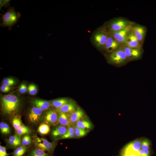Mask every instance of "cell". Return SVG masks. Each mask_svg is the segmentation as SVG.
<instances>
[{"label": "cell", "instance_id": "cell-1", "mask_svg": "<svg viewBox=\"0 0 156 156\" xmlns=\"http://www.w3.org/2000/svg\"><path fill=\"white\" fill-rule=\"evenodd\" d=\"M2 109L5 114L10 115L18 110L20 105V100L16 96L8 94L1 97V99Z\"/></svg>", "mask_w": 156, "mask_h": 156}, {"label": "cell", "instance_id": "cell-2", "mask_svg": "<svg viewBox=\"0 0 156 156\" xmlns=\"http://www.w3.org/2000/svg\"><path fill=\"white\" fill-rule=\"evenodd\" d=\"M1 22L0 26L3 27H7L9 30L18 22L21 16V14L18 12L15 11L14 8L10 6L7 11L4 14H0Z\"/></svg>", "mask_w": 156, "mask_h": 156}, {"label": "cell", "instance_id": "cell-3", "mask_svg": "<svg viewBox=\"0 0 156 156\" xmlns=\"http://www.w3.org/2000/svg\"><path fill=\"white\" fill-rule=\"evenodd\" d=\"M107 57L108 61L110 63L117 67H120L125 66L129 62L121 47L109 54Z\"/></svg>", "mask_w": 156, "mask_h": 156}, {"label": "cell", "instance_id": "cell-4", "mask_svg": "<svg viewBox=\"0 0 156 156\" xmlns=\"http://www.w3.org/2000/svg\"><path fill=\"white\" fill-rule=\"evenodd\" d=\"M133 24L132 22L122 18H117L110 21L108 24V31H116L129 27Z\"/></svg>", "mask_w": 156, "mask_h": 156}, {"label": "cell", "instance_id": "cell-5", "mask_svg": "<svg viewBox=\"0 0 156 156\" xmlns=\"http://www.w3.org/2000/svg\"><path fill=\"white\" fill-rule=\"evenodd\" d=\"M33 142L36 148L50 153L53 152L55 147L54 143L49 142L43 138L35 137L33 138Z\"/></svg>", "mask_w": 156, "mask_h": 156}, {"label": "cell", "instance_id": "cell-6", "mask_svg": "<svg viewBox=\"0 0 156 156\" xmlns=\"http://www.w3.org/2000/svg\"><path fill=\"white\" fill-rule=\"evenodd\" d=\"M121 47L129 62L139 60L142 57L143 51L142 49L131 48L125 44L122 45Z\"/></svg>", "mask_w": 156, "mask_h": 156}, {"label": "cell", "instance_id": "cell-7", "mask_svg": "<svg viewBox=\"0 0 156 156\" xmlns=\"http://www.w3.org/2000/svg\"><path fill=\"white\" fill-rule=\"evenodd\" d=\"M109 35L108 31L104 30L97 31L94 34L93 39L96 47L99 49H103Z\"/></svg>", "mask_w": 156, "mask_h": 156}, {"label": "cell", "instance_id": "cell-8", "mask_svg": "<svg viewBox=\"0 0 156 156\" xmlns=\"http://www.w3.org/2000/svg\"><path fill=\"white\" fill-rule=\"evenodd\" d=\"M109 36L103 49L109 54L120 48L122 45L116 40L109 33Z\"/></svg>", "mask_w": 156, "mask_h": 156}, {"label": "cell", "instance_id": "cell-9", "mask_svg": "<svg viewBox=\"0 0 156 156\" xmlns=\"http://www.w3.org/2000/svg\"><path fill=\"white\" fill-rule=\"evenodd\" d=\"M43 113V110L41 109L33 107L30 109L28 113V120L31 123H38L41 120Z\"/></svg>", "mask_w": 156, "mask_h": 156}, {"label": "cell", "instance_id": "cell-10", "mask_svg": "<svg viewBox=\"0 0 156 156\" xmlns=\"http://www.w3.org/2000/svg\"><path fill=\"white\" fill-rule=\"evenodd\" d=\"M132 25L120 31H108L109 34L116 40L123 45L125 44V43L127 34Z\"/></svg>", "mask_w": 156, "mask_h": 156}, {"label": "cell", "instance_id": "cell-11", "mask_svg": "<svg viewBox=\"0 0 156 156\" xmlns=\"http://www.w3.org/2000/svg\"><path fill=\"white\" fill-rule=\"evenodd\" d=\"M132 48L142 49V44L137 38L131 29V27L127 34L125 44Z\"/></svg>", "mask_w": 156, "mask_h": 156}, {"label": "cell", "instance_id": "cell-12", "mask_svg": "<svg viewBox=\"0 0 156 156\" xmlns=\"http://www.w3.org/2000/svg\"><path fill=\"white\" fill-rule=\"evenodd\" d=\"M131 29L138 41L142 44L146 35V29L144 26L133 24Z\"/></svg>", "mask_w": 156, "mask_h": 156}, {"label": "cell", "instance_id": "cell-13", "mask_svg": "<svg viewBox=\"0 0 156 156\" xmlns=\"http://www.w3.org/2000/svg\"><path fill=\"white\" fill-rule=\"evenodd\" d=\"M58 115L56 111L51 110L47 112L44 117V120L47 124L55 125L58 122Z\"/></svg>", "mask_w": 156, "mask_h": 156}, {"label": "cell", "instance_id": "cell-14", "mask_svg": "<svg viewBox=\"0 0 156 156\" xmlns=\"http://www.w3.org/2000/svg\"><path fill=\"white\" fill-rule=\"evenodd\" d=\"M84 115L83 111L80 108H78L70 114L69 116L71 124L72 126L76 124V123L82 119Z\"/></svg>", "mask_w": 156, "mask_h": 156}, {"label": "cell", "instance_id": "cell-15", "mask_svg": "<svg viewBox=\"0 0 156 156\" xmlns=\"http://www.w3.org/2000/svg\"><path fill=\"white\" fill-rule=\"evenodd\" d=\"M75 109V104L73 102H69L59 108L57 109V111L59 113H70V114Z\"/></svg>", "mask_w": 156, "mask_h": 156}, {"label": "cell", "instance_id": "cell-16", "mask_svg": "<svg viewBox=\"0 0 156 156\" xmlns=\"http://www.w3.org/2000/svg\"><path fill=\"white\" fill-rule=\"evenodd\" d=\"M32 102L35 107L41 109L43 111L48 109L51 105L49 101L40 99H34Z\"/></svg>", "mask_w": 156, "mask_h": 156}, {"label": "cell", "instance_id": "cell-17", "mask_svg": "<svg viewBox=\"0 0 156 156\" xmlns=\"http://www.w3.org/2000/svg\"><path fill=\"white\" fill-rule=\"evenodd\" d=\"M8 142L9 146L12 148H17L21 144V138L18 135H15L10 136Z\"/></svg>", "mask_w": 156, "mask_h": 156}, {"label": "cell", "instance_id": "cell-18", "mask_svg": "<svg viewBox=\"0 0 156 156\" xmlns=\"http://www.w3.org/2000/svg\"><path fill=\"white\" fill-rule=\"evenodd\" d=\"M58 122L61 125L68 127L72 126L70 121L69 116L66 113H59Z\"/></svg>", "mask_w": 156, "mask_h": 156}, {"label": "cell", "instance_id": "cell-19", "mask_svg": "<svg viewBox=\"0 0 156 156\" xmlns=\"http://www.w3.org/2000/svg\"><path fill=\"white\" fill-rule=\"evenodd\" d=\"M68 128L61 125H59L52 131L51 135L54 138L60 137L66 133Z\"/></svg>", "mask_w": 156, "mask_h": 156}, {"label": "cell", "instance_id": "cell-20", "mask_svg": "<svg viewBox=\"0 0 156 156\" xmlns=\"http://www.w3.org/2000/svg\"><path fill=\"white\" fill-rule=\"evenodd\" d=\"M77 127L88 130L92 127V123L88 120L81 119L78 121L75 125Z\"/></svg>", "mask_w": 156, "mask_h": 156}, {"label": "cell", "instance_id": "cell-21", "mask_svg": "<svg viewBox=\"0 0 156 156\" xmlns=\"http://www.w3.org/2000/svg\"><path fill=\"white\" fill-rule=\"evenodd\" d=\"M75 138L74 134V126H71L68 128L66 133L57 139L58 140L72 138Z\"/></svg>", "mask_w": 156, "mask_h": 156}, {"label": "cell", "instance_id": "cell-22", "mask_svg": "<svg viewBox=\"0 0 156 156\" xmlns=\"http://www.w3.org/2000/svg\"><path fill=\"white\" fill-rule=\"evenodd\" d=\"M68 102V100L66 98H60L53 100L51 104L53 106L57 109Z\"/></svg>", "mask_w": 156, "mask_h": 156}, {"label": "cell", "instance_id": "cell-23", "mask_svg": "<svg viewBox=\"0 0 156 156\" xmlns=\"http://www.w3.org/2000/svg\"><path fill=\"white\" fill-rule=\"evenodd\" d=\"M29 156H50L45 151L37 148L31 150L30 152Z\"/></svg>", "mask_w": 156, "mask_h": 156}, {"label": "cell", "instance_id": "cell-24", "mask_svg": "<svg viewBox=\"0 0 156 156\" xmlns=\"http://www.w3.org/2000/svg\"><path fill=\"white\" fill-rule=\"evenodd\" d=\"M141 142L140 140H135L126 146L132 150L136 152H139L140 150Z\"/></svg>", "mask_w": 156, "mask_h": 156}, {"label": "cell", "instance_id": "cell-25", "mask_svg": "<svg viewBox=\"0 0 156 156\" xmlns=\"http://www.w3.org/2000/svg\"><path fill=\"white\" fill-rule=\"evenodd\" d=\"M50 130V126L48 125L42 123L39 126L38 131L41 134L45 135L48 134Z\"/></svg>", "mask_w": 156, "mask_h": 156}, {"label": "cell", "instance_id": "cell-26", "mask_svg": "<svg viewBox=\"0 0 156 156\" xmlns=\"http://www.w3.org/2000/svg\"><path fill=\"white\" fill-rule=\"evenodd\" d=\"M122 155V156H140L139 152L134 151L126 146L123 150Z\"/></svg>", "mask_w": 156, "mask_h": 156}, {"label": "cell", "instance_id": "cell-27", "mask_svg": "<svg viewBox=\"0 0 156 156\" xmlns=\"http://www.w3.org/2000/svg\"><path fill=\"white\" fill-rule=\"evenodd\" d=\"M27 148L23 146L17 147L13 152V156H23L26 152Z\"/></svg>", "mask_w": 156, "mask_h": 156}, {"label": "cell", "instance_id": "cell-28", "mask_svg": "<svg viewBox=\"0 0 156 156\" xmlns=\"http://www.w3.org/2000/svg\"><path fill=\"white\" fill-rule=\"evenodd\" d=\"M74 134L75 138H79L85 136L88 132V130L79 128L74 126Z\"/></svg>", "mask_w": 156, "mask_h": 156}, {"label": "cell", "instance_id": "cell-29", "mask_svg": "<svg viewBox=\"0 0 156 156\" xmlns=\"http://www.w3.org/2000/svg\"><path fill=\"white\" fill-rule=\"evenodd\" d=\"M0 129L1 133L5 135L9 134L11 131L8 125L3 122H1L0 123Z\"/></svg>", "mask_w": 156, "mask_h": 156}, {"label": "cell", "instance_id": "cell-30", "mask_svg": "<svg viewBox=\"0 0 156 156\" xmlns=\"http://www.w3.org/2000/svg\"><path fill=\"white\" fill-rule=\"evenodd\" d=\"M16 131L17 133L19 135L29 133L30 131L27 127L22 125Z\"/></svg>", "mask_w": 156, "mask_h": 156}, {"label": "cell", "instance_id": "cell-31", "mask_svg": "<svg viewBox=\"0 0 156 156\" xmlns=\"http://www.w3.org/2000/svg\"><path fill=\"white\" fill-rule=\"evenodd\" d=\"M31 137L28 135H26L23 136L21 140L22 146H26L29 145L31 142Z\"/></svg>", "mask_w": 156, "mask_h": 156}, {"label": "cell", "instance_id": "cell-32", "mask_svg": "<svg viewBox=\"0 0 156 156\" xmlns=\"http://www.w3.org/2000/svg\"><path fill=\"white\" fill-rule=\"evenodd\" d=\"M12 125L15 129L17 130L22 125L21 122L18 117H15L13 118L12 121Z\"/></svg>", "mask_w": 156, "mask_h": 156}, {"label": "cell", "instance_id": "cell-33", "mask_svg": "<svg viewBox=\"0 0 156 156\" xmlns=\"http://www.w3.org/2000/svg\"><path fill=\"white\" fill-rule=\"evenodd\" d=\"M28 90L29 93L31 95H35L37 92V88L35 85L31 84L28 86Z\"/></svg>", "mask_w": 156, "mask_h": 156}, {"label": "cell", "instance_id": "cell-34", "mask_svg": "<svg viewBox=\"0 0 156 156\" xmlns=\"http://www.w3.org/2000/svg\"><path fill=\"white\" fill-rule=\"evenodd\" d=\"M3 84L6 85L8 86H12L14 85L16 83L15 81L13 78H7L4 79L3 81Z\"/></svg>", "mask_w": 156, "mask_h": 156}, {"label": "cell", "instance_id": "cell-35", "mask_svg": "<svg viewBox=\"0 0 156 156\" xmlns=\"http://www.w3.org/2000/svg\"><path fill=\"white\" fill-rule=\"evenodd\" d=\"M11 0H0V9L2 11L1 9L3 7H4L7 8L10 6V3Z\"/></svg>", "mask_w": 156, "mask_h": 156}, {"label": "cell", "instance_id": "cell-36", "mask_svg": "<svg viewBox=\"0 0 156 156\" xmlns=\"http://www.w3.org/2000/svg\"><path fill=\"white\" fill-rule=\"evenodd\" d=\"M150 144L149 141L148 140H145L142 142V148L144 150H148L149 148Z\"/></svg>", "mask_w": 156, "mask_h": 156}, {"label": "cell", "instance_id": "cell-37", "mask_svg": "<svg viewBox=\"0 0 156 156\" xmlns=\"http://www.w3.org/2000/svg\"><path fill=\"white\" fill-rule=\"evenodd\" d=\"M27 89L26 84L25 83H23L20 86L18 90L20 93L21 94H23L27 91Z\"/></svg>", "mask_w": 156, "mask_h": 156}, {"label": "cell", "instance_id": "cell-38", "mask_svg": "<svg viewBox=\"0 0 156 156\" xmlns=\"http://www.w3.org/2000/svg\"><path fill=\"white\" fill-rule=\"evenodd\" d=\"M9 155L7 153L6 148L0 145V156H8Z\"/></svg>", "mask_w": 156, "mask_h": 156}, {"label": "cell", "instance_id": "cell-39", "mask_svg": "<svg viewBox=\"0 0 156 156\" xmlns=\"http://www.w3.org/2000/svg\"><path fill=\"white\" fill-rule=\"evenodd\" d=\"M1 90L4 92H8L10 90V86L4 84H3L0 87Z\"/></svg>", "mask_w": 156, "mask_h": 156}, {"label": "cell", "instance_id": "cell-40", "mask_svg": "<svg viewBox=\"0 0 156 156\" xmlns=\"http://www.w3.org/2000/svg\"><path fill=\"white\" fill-rule=\"evenodd\" d=\"M139 153L140 156H150V151L148 150H140Z\"/></svg>", "mask_w": 156, "mask_h": 156}]
</instances>
